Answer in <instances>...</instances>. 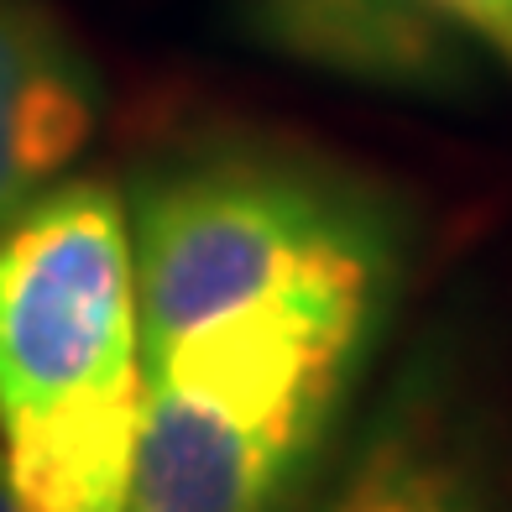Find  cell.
Segmentation results:
<instances>
[{
    "mask_svg": "<svg viewBox=\"0 0 512 512\" xmlns=\"http://www.w3.org/2000/svg\"><path fill=\"white\" fill-rule=\"evenodd\" d=\"M476 48L512 74V0H434Z\"/></svg>",
    "mask_w": 512,
    "mask_h": 512,
    "instance_id": "7",
    "label": "cell"
},
{
    "mask_svg": "<svg viewBox=\"0 0 512 512\" xmlns=\"http://www.w3.org/2000/svg\"><path fill=\"white\" fill-rule=\"evenodd\" d=\"M142 361L246 309H345L387 319L408 267L392 189L309 142L199 126L126 178Z\"/></svg>",
    "mask_w": 512,
    "mask_h": 512,
    "instance_id": "1",
    "label": "cell"
},
{
    "mask_svg": "<svg viewBox=\"0 0 512 512\" xmlns=\"http://www.w3.org/2000/svg\"><path fill=\"white\" fill-rule=\"evenodd\" d=\"M314 512H512L492 418L445 351L398 371Z\"/></svg>",
    "mask_w": 512,
    "mask_h": 512,
    "instance_id": "5",
    "label": "cell"
},
{
    "mask_svg": "<svg viewBox=\"0 0 512 512\" xmlns=\"http://www.w3.org/2000/svg\"><path fill=\"white\" fill-rule=\"evenodd\" d=\"M0 512H27L16 502V486H11V476H6V460H0Z\"/></svg>",
    "mask_w": 512,
    "mask_h": 512,
    "instance_id": "8",
    "label": "cell"
},
{
    "mask_svg": "<svg viewBox=\"0 0 512 512\" xmlns=\"http://www.w3.org/2000/svg\"><path fill=\"white\" fill-rule=\"evenodd\" d=\"M246 48L361 95L465 110L486 100V58L434 0H230Z\"/></svg>",
    "mask_w": 512,
    "mask_h": 512,
    "instance_id": "4",
    "label": "cell"
},
{
    "mask_svg": "<svg viewBox=\"0 0 512 512\" xmlns=\"http://www.w3.org/2000/svg\"><path fill=\"white\" fill-rule=\"evenodd\" d=\"M147 371L121 183H53L0 230V460L27 512H126Z\"/></svg>",
    "mask_w": 512,
    "mask_h": 512,
    "instance_id": "2",
    "label": "cell"
},
{
    "mask_svg": "<svg viewBox=\"0 0 512 512\" xmlns=\"http://www.w3.org/2000/svg\"><path fill=\"white\" fill-rule=\"evenodd\" d=\"M387 319L246 309L142 361L126 512H309L324 450Z\"/></svg>",
    "mask_w": 512,
    "mask_h": 512,
    "instance_id": "3",
    "label": "cell"
},
{
    "mask_svg": "<svg viewBox=\"0 0 512 512\" xmlns=\"http://www.w3.org/2000/svg\"><path fill=\"white\" fill-rule=\"evenodd\" d=\"M105 126V74L58 0H0V230L79 168Z\"/></svg>",
    "mask_w": 512,
    "mask_h": 512,
    "instance_id": "6",
    "label": "cell"
}]
</instances>
